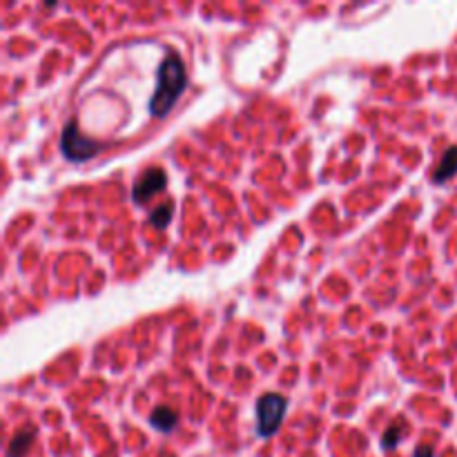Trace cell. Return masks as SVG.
<instances>
[{
	"mask_svg": "<svg viewBox=\"0 0 457 457\" xmlns=\"http://www.w3.org/2000/svg\"><path fill=\"white\" fill-rule=\"evenodd\" d=\"M187 85V71L176 54H167L156 74V89L150 98L152 116H165Z\"/></svg>",
	"mask_w": 457,
	"mask_h": 457,
	"instance_id": "6da1fadb",
	"label": "cell"
},
{
	"mask_svg": "<svg viewBox=\"0 0 457 457\" xmlns=\"http://www.w3.org/2000/svg\"><path fill=\"white\" fill-rule=\"evenodd\" d=\"M103 143L101 141H94L85 137L83 132L78 128V121L71 119L67 121V125L62 128V134H60V152L62 156L67 161H89L94 159L96 154H101L103 152Z\"/></svg>",
	"mask_w": 457,
	"mask_h": 457,
	"instance_id": "7a4b0ae2",
	"label": "cell"
},
{
	"mask_svg": "<svg viewBox=\"0 0 457 457\" xmlns=\"http://www.w3.org/2000/svg\"><path fill=\"white\" fill-rule=\"evenodd\" d=\"M285 415V399L277 392H268L257 401V431L261 437H270L281 426Z\"/></svg>",
	"mask_w": 457,
	"mask_h": 457,
	"instance_id": "3957f363",
	"label": "cell"
},
{
	"mask_svg": "<svg viewBox=\"0 0 457 457\" xmlns=\"http://www.w3.org/2000/svg\"><path fill=\"white\" fill-rule=\"evenodd\" d=\"M167 185V174L163 172L161 167H150L145 169L139 178L137 183L132 187V199L141 203V201H148L152 199L156 192H161L163 187Z\"/></svg>",
	"mask_w": 457,
	"mask_h": 457,
	"instance_id": "277c9868",
	"label": "cell"
},
{
	"mask_svg": "<svg viewBox=\"0 0 457 457\" xmlns=\"http://www.w3.org/2000/svg\"><path fill=\"white\" fill-rule=\"evenodd\" d=\"M455 174H457V148L451 145L449 150L444 152L440 165L435 167L433 181H435V183H444V181H449V178L455 176Z\"/></svg>",
	"mask_w": 457,
	"mask_h": 457,
	"instance_id": "5b68a950",
	"label": "cell"
},
{
	"mask_svg": "<svg viewBox=\"0 0 457 457\" xmlns=\"http://www.w3.org/2000/svg\"><path fill=\"white\" fill-rule=\"evenodd\" d=\"M176 422H178V415L167 406H156L150 415V424L154 426L156 431H163V433L172 431V428L176 426Z\"/></svg>",
	"mask_w": 457,
	"mask_h": 457,
	"instance_id": "8992f818",
	"label": "cell"
},
{
	"mask_svg": "<svg viewBox=\"0 0 457 457\" xmlns=\"http://www.w3.org/2000/svg\"><path fill=\"white\" fill-rule=\"evenodd\" d=\"M34 437H36V433L32 431V428L18 431L7 446V457H25L27 451H30V446L34 444Z\"/></svg>",
	"mask_w": 457,
	"mask_h": 457,
	"instance_id": "52a82bcc",
	"label": "cell"
},
{
	"mask_svg": "<svg viewBox=\"0 0 457 457\" xmlns=\"http://www.w3.org/2000/svg\"><path fill=\"white\" fill-rule=\"evenodd\" d=\"M172 212H174V203L172 201H165L156 205L154 210L150 212V223L154 228H165L169 221H172Z\"/></svg>",
	"mask_w": 457,
	"mask_h": 457,
	"instance_id": "ba28073f",
	"label": "cell"
},
{
	"mask_svg": "<svg viewBox=\"0 0 457 457\" xmlns=\"http://www.w3.org/2000/svg\"><path fill=\"white\" fill-rule=\"evenodd\" d=\"M404 440V426H401V422H395V424H390L386 431H384V435H382V446L386 451H390V449H395V446Z\"/></svg>",
	"mask_w": 457,
	"mask_h": 457,
	"instance_id": "9c48e42d",
	"label": "cell"
},
{
	"mask_svg": "<svg viewBox=\"0 0 457 457\" xmlns=\"http://www.w3.org/2000/svg\"><path fill=\"white\" fill-rule=\"evenodd\" d=\"M413 457H433V449H431V446L422 444V446H417V449H415Z\"/></svg>",
	"mask_w": 457,
	"mask_h": 457,
	"instance_id": "30bf717a",
	"label": "cell"
}]
</instances>
